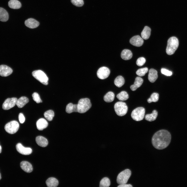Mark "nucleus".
<instances>
[{
	"mask_svg": "<svg viewBox=\"0 0 187 187\" xmlns=\"http://www.w3.org/2000/svg\"><path fill=\"white\" fill-rule=\"evenodd\" d=\"M124 79L123 77L121 76H119L115 79L114 83L117 86L120 87L124 85Z\"/></svg>",
	"mask_w": 187,
	"mask_h": 187,
	"instance_id": "29",
	"label": "nucleus"
},
{
	"mask_svg": "<svg viewBox=\"0 0 187 187\" xmlns=\"http://www.w3.org/2000/svg\"><path fill=\"white\" fill-rule=\"evenodd\" d=\"M29 101V99L25 96H22L17 99L16 105L19 108L23 107Z\"/></svg>",
	"mask_w": 187,
	"mask_h": 187,
	"instance_id": "21",
	"label": "nucleus"
},
{
	"mask_svg": "<svg viewBox=\"0 0 187 187\" xmlns=\"http://www.w3.org/2000/svg\"><path fill=\"white\" fill-rule=\"evenodd\" d=\"M117 97L119 100L124 101L128 98L129 95L126 91H123L117 95Z\"/></svg>",
	"mask_w": 187,
	"mask_h": 187,
	"instance_id": "30",
	"label": "nucleus"
},
{
	"mask_svg": "<svg viewBox=\"0 0 187 187\" xmlns=\"http://www.w3.org/2000/svg\"><path fill=\"white\" fill-rule=\"evenodd\" d=\"M16 148L18 152L23 155H29L32 153V151L31 148L25 147L21 143H18L16 145Z\"/></svg>",
	"mask_w": 187,
	"mask_h": 187,
	"instance_id": "11",
	"label": "nucleus"
},
{
	"mask_svg": "<svg viewBox=\"0 0 187 187\" xmlns=\"http://www.w3.org/2000/svg\"><path fill=\"white\" fill-rule=\"evenodd\" d=\"M71 2L74 5L78 7H81L84 4L83 0H71Z\"/></svg>",
	"mask_w": 187,
	"mask_h": 187,
	"instance_id": "36",
	"label": "nucleus"
},
{
	"mask_svg": "<svg viewBox=\"0 0 187 187\" xmlns=\"http://www.w3.org/2000/svg\"><path fill=\"white\" fill-rule=\"evenodd\" d=\"M19 127V124L15 121H12L5 125L4 129L6 131L10 134L16 133L18 130Z\"/></svg>",
	"mask_w": 187,
	"mask_h": 187,
	"instance_id": "8",
	"label": "nucleus"
},
{
	"mask_svg": "<svg viewBox=\"0 0 187 187\" xmlns=\"http://www.w3.org/2000/svg\"><path fill=\"white\" fill-rule=\"evenodd\" d=\"M171 138V134L168 131L165 130H161L154 134L152 138V142L155 148L162 150L168 146Z\"/></svg>",
	"mask_w": 187,
	"mask_h": 187,
	"instance_id": "1",
	"label": "nucleus"
},
{
	"mask_svg": "<svg viewBox=\"0 0 187 187\" xmlns=\"http://www.w3.org/2000/svg\"><path fill=\"white\" fill-rule=\"evenodd\" d=\"M145 109L142 107H138L133 110L131 113L132 118L136 121H139L143 119L145 113Z\"/></svg>",
	"mask_w": 187,
	"mask_h": 187,
	"instance_id": "7",
	"label": "nucleus"
},
{
	"mask_svg": "<svg viewBox=\"0 0 187 187\" xmlns=\"http://www.w3.org/2000/svg\"><path fill=\"white\" fill-rule=\"evenodd\" d=\"M66 111L69 113L73 112H78L77 104H73L71 103H69L66 105Z\"/></svg>",
	"mask_w": 187,
	"mask_h": 187,
	"instance_id": "26",
	"label": "nucleus"
},
{
	"mask_svg": "<svg viewBox=\"0 0 187 187\" xmlns=\"http://www.w3.org/2000/svg\"><path fill=\"white\" fill-rule=\"evenodd\" d=\"M161 72L162 74L167 76H170L172 74V72L164 68L162 69Z\"/></svg>",
	"mask_w": 187,
	"mask_h": 187,
	"instance_id": "38",
	"label": "nucleus"
},
{
	"mask_svg": "<svg viewBox=\"0 0 187 187\" xmlns=\"http://www.w3.org/2000/svg\"><path fill=\"white\" fill-rule=\"evenodd\" d=\"M19 121L21 123H23L25 121V119L23 114L22 113H20L18 115Z\"/></svg>",
	"mask_w": 187,
	"mask_h": 187,
	"instance_id": "39",
	"label": "nucleus"
},
{
	"mask_svg": "<svg viewBox=\"0 0 187 187\" xmlns=\"http://www.w3.org/2000/svg\"><path fill=\"white\" fill-rule=\"evenodd\" d=\"M17 99L15 97L8 98L6 99L2 105V108L4 110H8L16 104Z\"/></svg>",
	"mask_w": 187,
	"mask_h": 187,
	"instance_id": "9",
	"label": "nucleus"
},
{
	"mask_svg": "<svg viewBox=\"0 0 187 187\" xmlns=\"http://www.w3.org/2000/svg\"><path fill=\"white\" fill-rule=\"evenodd\" d=\"M179 45L178 39L175 37L170 38L168 40L166 52L168 55L173 54L177 49Z\"/></svg>",
	"mask_w": 187,
	"mask_h": 187,
	"instance_id": "2",
	"label": "nucleus"
},
{
	"mask_svg": "<svg viewBox=\"0 0 187 187\" xmlns=\"http://www.w3.org/2000/svg\"><path fill=\"white\" fill-rule=\"evenodd\" d=\"M131 172L128 169H126L120 172L117 178V182L119 184H126L130 177Z\"/></svg>",
	"mask_w": 187,
	"mask_h": 187,
	"instance_id": "4",
	"label": "nucleus"
},
{
	"mask_svg": "<svg viewBox=\"0 0 187 187\" xmlns=\"http://www.w3.org/2000/svg\"><path fill=\"white\" fill-rule=\"evenodd\" d=\"M20 167L24 171L27 173H30L33 170V168L31 164L28 162L23 161L20 163Z\"/></svg>",
	"mask_w": 187,
	"mask_h": 187,
	"instance_id": "15",
	"label": "nucleus"
},
{
	"mask_svg": "<svg viewBox=\"0 0 187 187\" xmlns=\"http://www.w3.org/2000/svg\"><path fill=\"white\" fill-rule=\"evenodd\" d=\"M2 151V147L1 145H0V153H1Z\"/></svg>",
	"mask_w": 187,
	"mask_h": 187,
	"instance_id": "41",
	"label": "nucleus"
},
{
	"mask_svg": "<svg viewBox=\"0 0 187 187\" xmlns=\"http://www.w3.org/2000/svg\"><path fill=\"white\" fill-rule=\"evenodd\" d=\"M33 76L43 84L47 85L48 84V78L45 74L42 71L37 70L32 73Z\"/></svg>",
	"mask_w": 187,
	"mask_h": 187,
	"instance_id": "6",
	"label": "nucleus"
},
{
	"mask_svg": "<svg viewBox=\"0 0 187 187\" xmlns=\"http://www.w3.org/2000/svg\"><path fill=\"white\" fill-rule=\"evenodd\" d=\"M130 43L133 46L139 47L143 44V39L139 35L134 36L132 37L130 40Z\"/></svg>",
	"mask_w": 187,
	"mask_h": 187,
	"instance_id": "12",
	"label": "nucleus"
},
{
	"mask_svg": "<svg viewBox=\"0 0 187 187\" xmlns=\"http://www.w3.org/2000/svg\"><path fill=\"white\" fill-rule=\"evenodd\" d=\"M146 62L145 59L143 57H141L138 58L136 62L137 65L139 66L143 65Z\"/></svg>",
	"mask_w": 187,
	"mask_h": 187,
	"instance_id": "37",
	"label": "nucleus"
},
{
	"mask_svg": "<svg viewBox=\"0 0 187 187\" xmlns=\"http://www.w3.org/2000/svg\"><path fill=\"white\" fill-rule=\"evenodd\" d=\"M114 108L116 114L119 116L125 115L128 111V107L126 103L122 102H118L115 104Z\"/></svg>",
	"mask_w": 187,
	"mask_h": 187,
	"instance_id": "5",
	"label": "nucleus"
},
{
	"mask_svg": "<svg viewBox=\"0 0 187 187\" xmlns=\"http://www.w3.org/2000/svg\"><path fill=\"white\" fill-rule=\"evenodd\" d=\"M13 71L9 66L4 65H0V75L3 77H6L11 74Z\"/></svg>",
	"mask_w": 187,
	"mask_h": 187,
	"instance_id": "13",
	"label": "nucleus"
},
{
	"mask_svg": "<svg viewBox=\"0 0 187 187\" xmlns=\"http://www.w3.org/2000/svg\"><path fill=\"white\" fill-rule=\"evenodd\" d=\"M159 97V95L158 93H153L151 95L150 97L148 99V102L149 103L152 102H157L158 100Z\"/></svg>",
	"mask_w": 187,
	"mask_h": 187,
	"instance_id": "33",
	"label": "nucleus"
},
{
	"mask_svg": "<svg viewBox=\"0 0 187 187\" xmlns=\"http://www.w3.org/2000/svg\"><path fill=\"white\" fill-rule=\"evenodd\" d=\"M1 174L0 173V180L1 179Z\"/></svg>",
	"mask_w": 187,
	"mask_h": 187,
	"instance_id": "42",
	"label": "nucleus"
},
{
	"mask_svg": "<svg viewBox=\"0 0 187 187\" xmlns=\"http://www.w3.org/2000/svg\"><path fill=\"white\" fill-rule=\"evenodd\" d=\"M46 183L48 187H56L58 185V182L56 178L50 177L46 180Z\"/></svg>",
	"mask_w": 187,
	"mask_h": 187,
	"instance_id": "24",
	"label": "nucleus"
},
{
	"mask_svg": "<svg viewBox=\"0 0 187 187\" xmlns=\"http://www.w3.org/2000/svg\"><path fill=\"white\" fill-rule=\"evenodd\" d=\"M8 5L11 8L17 9L21 7V3L17 0H10L8 3Z\"/></svg>",
	"mask_w": 187,
	"mask_h": 187,
	"instance_id": "22",
	"label": "nucleus"
},
{
	"mask_svg": "<svg viewBox=\"0 0 187 187\" xmlns=\"http://www.w3.org/2000/svg\"><path fill=\"white\" fill-rule=\"evenodd\" d=\"M9 19V15L7 11L4 8L0 7V21L3 22L7 21Z\"/></svg>",
	"mask_w": 187,
	"mask_h": 187,
	"instance_id": "23",
	"label": "nucleus"
},
{
	"mask_svg": "<svg viewBox=\"0 0 187 187\" xmlns=\"http://www.w3.org/2000/svg\"><path fill=\"white\" fill-rule=\"evenodd\" d=\"M132 52L128 49H124L121 53V57L124 60H129L132 58Z\"/></svg>",
	"mask_w": 187,
	"mask_h": 187,
	"instance_id": "20",
	"label": "nucleus"
},
{
	"mask_svg": "<svg viewBox=\"0 0 187 187\" xmlns=\"http://www.w3.org/2000/svg\"><path fill=\"white\" fill-rule=\"evenodd\" d=\"M36 124L38 129L39 130H42L47 127L48 123L45 119L41 118L37 121Z\"/></svg>",
	"mask_w": 187,
	"mask_h": 187,
	"instance_id": "16",
	"label": "nucleus"
},
{
	"mask_svg": "<svg viewBox=\"0 0 187 187\" xmlns=\"http://www.w3.org/2000/svg\"><path fill=\"white\" fill-rule=\"evenodd\" d=\"M118 187H132V186L130 184H119L118 186Z\"/></svg>",
	"mask_w": 187,
	"mask_h": 187,
	"instance_id": "40",
	"label": "nucleus"
},
{
	"mask_svg": "<svg viewBox=\"0 0 187 187\" xmlns=\"http://www.w3.org/2000/svg\"><path fill=\"white\" fill-rule=\"evenodd\" d=\"M25 24L27 27L33 29L37 27L39 25V23L33 18H30L25 21Z\"/></svg>",
	"mask_w": 187,
	"mask_h": 187,
	"instance_id": "14",
	"label": "nucleus"
},
{
	"mask_svg": "<svg viewBox=\"0 0 187 187\" xmlns=\"http://www.w3.org/2000/svg\"><path fill=\"white\" fill-rule=\"evenodd\" d=\"M36 141L38 145L43 147L46 146L48 144V142L47 139L41 136L37 137L36 138Z\"/></svg>",
	"mask_w": 187,
	"mask_h": 187,
	"instance_id": "18",
	"label": "nucleus"
},
{
	"mask_svg": "<svg viewBox=\"0 0 187 187\" xmlns=\"http://www.w3.org/2000/svg\"><path fill=\"white\" fill-rule=\"evenodd\" d=\"M158 77L157 72L156 70L153 69H151L149 70L148 79L150 82H154L157 78Z\"/></svg>",
	"mask_w": 187,
	"mask_h": 187,
	"instance_id": "17",
	"label": "nucleus"
},
{
	"mask_svg": "<svg viewBox=\"0 0 187 187\" xmlns=\"http://www.w3.org/2000/svg\"><path fill=\"white\" fill-rule=\"evenodd\" d=\"M143 81V79L141 77H137L135 79L134 84L130 87L131 90L132 91L136 90L142 85Z\"/></svg>",
	"mask_w": 187,
	"mask_h": 187,
	"instance_id": "19",
	"label": "nucleus"
},
{
	"mask_svg": "<svg viewBox=\"0 0 187 187\" xmlns=\"http://www.w3.org/2000/svg\"><path fill=\"white\" fill-rule=\"evenodd\" d=\"M110 184V182L109 179L106 177L103 178L100 182L99 186L100 187H108Z\"/></svg>",
	"mask_w": 187,
	"mask_h": 187,
	"instance_id": "31",
	"label": "nucleus"
},
{
	"mask_svg": "<svg viewBox=\"0 0 187 187\" xmlns=\"http://www.w3.org/2000/svg\"><path fill=\"white\" fill-rule=\"evenodd\" d=\"M77 105L78 112L80 113L85 112L89 109L91 106L90 100L87 98L80 99L78 101Z\"/></svg>",
	"mask_w": 187,
	"mask_h": 187,
	"instance_id": "3",
	"label": "nucleus"
},
{
	"mask_svg": "<svg viewBox=\"0 0 187 187\" xmlns=\"http://www.w3.org/2000/svg\"><path fill=\"white\" fill-rule=\"evenodd\" d=\"M110 71L108 68L103 66L100 68L97 72L98 77L100 79H103L106 78L109 76Z\"/></svg>",
	"mask_w": 187,
	"mask_h": 187,
	"instance_id": "10",
	"label": "nucleus"
},
{
	"mask_svg": "<svg viewBox=\"0 0 187 187\" xmlns=\"http://www.w3.org/2000/svg\"><path fill=\"white\" fill-rule=\"evenodd\" d=\"M151 29L148 26H145L141 33V35L143 38L146 40L149 39L151 34Z\"/></svg>",
	"mask_w": 187,
	"mask_h": 187,
	"instance_id": "25",
	"label": "nucleus"
},
{
	"mask_svg": "<svg viewBox=\"0 0 187 187\" xmlns=\"http://www.w3.org/2000/svg\"><path fill=\"white\" fill-rule=\"evenodd\" d=\"M148 71V68L145 67L138 69L136 72V74L140 76H143L145 75Z\"/></svg>",
	"mask_w": 187,
	"mask_h": 187,
	"instance_id": "34",
	"label": "nucleus"
},
{
	"mask_svg": "<svg viewBox=\"0 0 187 187\" xmlns=\"http://www.w3.org/2000/svg\"><path fill=\"white\" fill-rule=\"evenodd\" d=\"M157 115V112L156 110H154L151 113L146 115L145 116V119L147 121H152L156 119Z\"/></svg>",
	"mask_w": 187,
	"mask_h": 187,
	"instance_id": "27",
	"label": "nucleus"
},
{
	"mask_svg": "<svg viewBox=\"0 0 187 187\" xmlns=\"http://www.w3.org/2000/svg\"><path fill=\"white\" fill-rule=\"evenodd\" d=\"M32 96L34 100L36 103H38L42 102L39 95L36 92L34 93Z\"/></svg>",
	"mask_w": 187,
	"mask_h": 187,
	"instance_id": "35",
	"label": "nucleus"
},
{
	"mask_svg": "<svg viewBox=\"0 0 187 187\" xmlns=\"http://www.w3.org/2000/svg\"><path fill=\"white\" fill-rule=\"evenodd\" d=\"M115 95L114 93L111 91L107 93L104 97V100L106 102L108 103L112 102L114 100Z\"/></svg>",
	"mask_w": 187,
	"mask_h": 187,
	"instance_id": "28",
	"label": "nucleus"
},
{
	"mask_svg": "<svg viewBox=\"0 0 187 187\" xmlns=\"http://www.w3.org/2000/svg\"><path fill=\"white\" fill-rule=\"evenodd\" d=\"M45 117L48 121H51L54 116V111L52 110H49L45 112L44 113Z\"/></svg>",
	"mask_w": 187,
	"mask_h": 187,
	"instance_id": "32",
	"label": "nucleus"
}]
</instances>
